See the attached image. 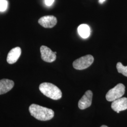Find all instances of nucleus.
Returning <instances> with one entry per match:
<instances>
[{
	"mask_svg": "<svg viewBox=\"0 0 127 127\" xmlns=\"http://www.w3.org/2000/svg\"><path fill=\"white\" fill-rule=\"evenodd\" d=\"M29 110L32 116L41 121L50 120L54 115V112L52 109L38 104H31L29 106Z\"/></svg>",
	"mask_w": 127,
	"mask_h": 127,
	"instance_id": "nucleus-1",
	"label": "nucleus"
},
{
	"mask_svg": "<svg viewBox=\"0 0 127 127\" xmlns=\"http://www.w3.org/2000/svg\"><path fill=\"white\" fill-rule=\"evenodd\" d=\"M39 90L41 92L46 96L53 100H59L62 97V93L59 88L54 84L44 82L39 86Z\"/></svg>",
	"mask_w": 127,
	"mask_h": 127,
	"instance_id": "nucleus-2",
	"label": "nucleus"
},
{
	"mask_svg": "<svg viewBox=\"0 0 127 127\" xmlns=\"http://www.w3.org/2000/svg\"><path fill=\"white\" fill-rule=\"evenodd\" d=\"M125 92V87L122 84L119 83L113 89L110 90L105 95L106 100L113 102L123 96Z\"/></svg>",
	"mask_w": 127,
	"mask_h": 127,
	"instance_id": "nucleus-3",
	"label": "nucleus"
},
{
	"mask_svg": "<svg viewBox=\"0 0 127 127\" xmlns=\"http://www.w3.org/2000/svg\"><path fill=\"white\" fill-rule=\"evenodd\" d=\"M93 62V57L91 55H87L74 61L73 67L77 70H83L90 67Z\"/></svg>",
	"mask_w": 127,
	"mask_h": 127,
	"instance_id": "nucleus-4",
	"label": "nucleus"
},
{
	"mask_svg": "<svg viewBox=\"0 0 127 127\" xmlns=\"http://www.w3.org/2000/svg\"><path fill=\"white\" fill-rule=\"evenodd\" d=\"M41 58L46 62L51 63L56 59V54L50 49L45 46H41L40 48Z\"/></svg>",
	"mask_w": 127,
	"mask_h": 127,
	"instance_id": "nucleus-5",
	"label": "nucleus"
},
{
	"mask_svg": "<svg viewBox=\"0 0 127 127\" xmlns=\"http://www.w3.org/2000/svg\"><path fill=\"white\" fill-rule=\"evenodd\" d=\"M92 92L90 90L87 91L81 99L79 101V108L81 110H84L89 107L92 103Z\"/></svg>",
	"mask_w": 127,
	"mask_h": 127,
	"instance_id": "nucleus-6",
	"label": "nucleus"
},
{
	"mask_svg": "<svg viewBox=\"0 0 127 127\" xmlns=\"http://www.w3.org/2000/svg\"><path fill=\"white\" fill-rule=\"evenodd\" d=\"M111 107L112 109L118 114L120 112L127 109V98L121 97L113 101Z\"/></svg>",
	"mask_w": 127,
	"mask_h": 127,
	"instance_id": "nucleus-7",
	"label": "nucleus"
},
{
	"mask_svg": "<svg viewBox=\"0 0 127 127\" xmlns=\"http://www.w3.org/2000/svg\"><path fill=\"white\" fill-rule=\"evenodd\" d=\"M38 23L45 28H52L57 23V19L53 16H46L40 18Z\"/></svg>",
	"mask_w": 127,
	"mask_h": 127,
	"instance_id": "nucleus-8",
	"label": "nucleus"
},
{
	"mask_svg": "<svg viewBox=\"0 0 127 127\" xmlns=\"http://www.w3.org/2000/svg\"><path fill=\"white\" fill-rule=\"evenodd\" d=\"M21 54V49L20 47H15L9 51L7 57V61L9 64L15 63L18 60Z\"/></svg>",
	"mask_w": 127,
	"mask_h": 127,
	"instance_id": "nucleus-9",
	"label": "nucleus"
},
{
	"mask_svg": "<svg viewBox=\"0 0 127 127\" xmlns=\"http://www.w3.org/2000/svg\"><path fill=\"white\" fill-rule=\"evenodd\" d=\"M13 81L3 79L0 80V95L4 94L10 91L14 87Z\"/></svg>",
	"mask_w": 127,
	"mask_h": 127,
	"instance_id": "nucleus-10",
	"label": "nucleus"
},
{
	"mask_svg": "<svg viewBox=\"0 0 127 127\" xmlns=\"http://www.w3.org/2000/svg\"><path fill=\"white\" fill-rule=\"evenodd\" d=\"M78 32L82 38L86 39L90 35L91 29L88 25L86 24H82L78 27Z\"/></svg>",
	"mask_w": 127,
	"mask_h": 127,
	"instance_id": "nucleus-11",
	"label": "nucleus"
},
{
	"mask_svg": "<svg viewBox=\"0 0 127 127\" xmlns=\"http://www.w3.org/2000/svg\"><path fill=\"white\" fill-rule=\"evenodd\" d=\"M116 68L119 73L127 77V66H125L121 62H118L116 65Z\"/></svg>",
	"mask_w": 127,
	"mask_h": 127,
	"instance_id": "nucleus-12",
	"label": "nucleus"
},
{
	"mask_svg": "<svg viewBox=\"0 0 127 127\" xmlns=\"http://www.w3.org/2000/svg\"><path fill=\"white\" fill-rule=\"evenodd\" d=\"M8 7V1L6 0H0V11H5Z\"/></svg>",
	"mask_w": 127,
	"mask_h": 127,
	"instance_id": "nucleus-13",
	"label": "nucleus"
},
{
	"mask_svg": "<svg viewBox=\"0 0 127 127\" xmlns=\"http://www.w3.org/2000/svg\"><path fill=\"white\" fill-rule=\"evenodd\" d=\"M54 0H45V4L48 6H50L53 3Z\"/></svg>",
	"mask_w": 127,
	"mask_h": 127,
	"instance_id": "nucleus-14",
	"label": "nucleus"
},
{
	"mask_svg": "<svg viewBox=\"0 0 127 127\" xmlns=\"http://www.w3.org/2000/svg\"><path fill=\"white\" fill-rule=\"evenodd\" d=\"M105 0H99V2L100 3L102 4V3H103L104 1H105Z\"/></svg>",
	"mask_w": 127,
	"mask_h": 127,
	"instance_id": "nucleus-15",
	"label": "nucleus"
},
{
	"mask_svg": "<svg viewBox=\"0 0 127 127\" xmlns=\"http://www.w3.org/2000/svg\"><path fill=\"white\" fill-rule=\"evenodd\" d=\"M100 127H108L107 126H106V125H102V126H101Z\"/></svg>",
	"mask_w": 127,
	"mask_h": 127,
	"instance_id": "nucleus-16",
	"label": "nucleus"
},
{
	"mask_svg": "<svg viewBox=\"0 0 127 127\" xmlns=\"http://www.w3.org/2000/svg\"><path fill=\"white\" fill-rule=\"evenodd\" d=\"M54 53H55V54H57V52H54Z\"/></svg>",
	"mask_w": 127,
	"mask_h": 127,
	"instance_id": "nucleus-17",
	"label": "nucleus"
}]
</instances>
